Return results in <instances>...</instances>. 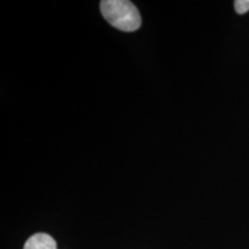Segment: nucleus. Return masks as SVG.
Returning a JSON list of instances; mask_svg holds the SVG:
<instances>
[{
  "label": "nucleus",
  "instance_id": "nucleus-1",
  "mask_svg": "<svg viewBox=\"0 0 249 249\" xmlns=\"http://www.w3.org/2000/svg\"><path fill=\"white\" fill-rule=\"evenodd\" d=\"M99 8L103 18L118 30L132 33L141 27V14L129 0H103Z\"/></svg>",
  "mask_w": 249,
  "mask_h": 249
},
{
  "label": "nucleus",
  "instance_id": "nucleus-2",
  "mask_svg": "<svg viewBox=\"0 0 249 249\" xmlns=\"http://www.w3.org/2000/svg\"><path fill=\"white\" fill-rule=\"evenodd\" d=\"M23 249H57V242L50 234L36 233L26 241Z\"/></svg>",
  "mask_w": 249,
  "mask_h": 249
},
{
  "label": "nucleus",
  "instance_id": "nucleus-3",
  "mask_svg": "<svg viewBox=\"0 0 249 249\" xmlns=\"http://www.w3.org/2000/svg\"><path fill=\"white\" fill-rule=\"evenodd\" d=\"M234 9L238 14H245L249 11V0H236L234 1Z\"/></svg>",
  "mask_w": 249,
  "mask_h": 249
}]
</instances>
